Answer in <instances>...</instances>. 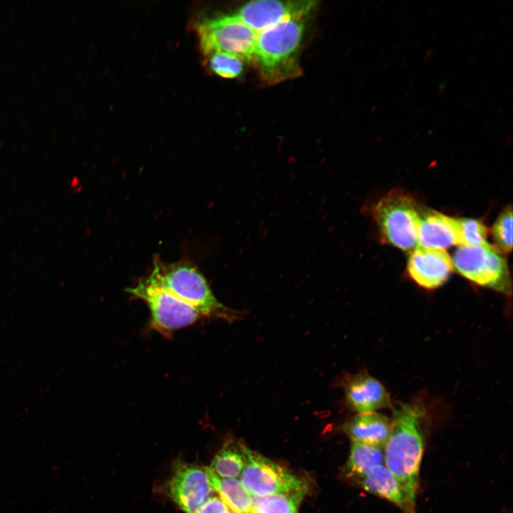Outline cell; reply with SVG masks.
<instances>
[{
  "label": "cell",
  "mask_w": 513,
  "mask_h": 513,
  "mask_svg": "<svg viewBox=\"0 0 513 513\" xmlns=\"http://www.w3.org/2000/svg\"><path fill=\"white\" fill-rule=\"evenodd\" d=\"M390 408L392 427L383 447L384 465L402 487L411 508L415 510L427 411L417 402L400 403Z\"/></svg>",
  "instance_id": "1"
},
{
  "label": "cell",
  "mask_w": 513,
  "mask_h": 513,
  "mask_svg": "<svg viewBox=\"0 0 513 513\" xmlns=\"http://www.w3.org/2000/svg\"><path fill=\"white\" fill-rule=\"evenodd\" d=\"M308 17L284 21L258 33L254 63L268 83H278L299 76L298 53Z\"/></svg>",
  "instance_id": "2"
},
{
  "label": "cell",
  "mask_w": 513,
  "mask_h": 513,
  "mask_svg": "<svg viewBox=\"0 0 513 513\" xmlns=\"http://www.w3.org/2000/svg\"><path fill=\"white\" fill-rule=\"evenodd\" d=\"M147 279L190 305L202 316L232 320L237 314L215 297L203 275L190 264H165L155 261L153 270Z\"/></svg>",
  "instance_id": "3"
},
{
  "label": "cell",
  "mask_w": 513,
  "mask_h": 513,
  "mask_svg": "<svg viewBox=\"0 0 513 513\" xmlns=\"http://www.w3.org/2000/svg\"><path fill=\"white\" fill-rule=\"evenodd\" d=\"M197 29L204 55L222 52L254 62L258 33L236 14L204 20Z\"/></svg>",
  "instance_id": "4"
},
{
  "label": "cell",
  "mask_w": 513,
  "mask_h": 513,
  "mask_svg": "<svg viewBox=\"0 0 513 513\" xmlns=\"http://www.w3.org/2000/svg\"><path fill=\"white\" fill-rule=\"evenodd\" d=\"M373 214L381 234L390 244L405 251L415 248L420 214L410 196L393 191L376 204Z\"/></svg>",
  "instance_id": "5"
},
{
  "label": "cell",
  "mask_w": 513,
  "mask_h": 513,
  "mask_svg": "<svg viewBox=\"0 0 513 513\" xmlns=\"http://www.w3.org/2000/svg\"><path fill=\"white\" fill-rule=\"evenodd\" d=\"M451 258L453 268L473 283L502 293L511 291L506 259L491 244L460 246Z\"/></svg>",
  "instance_id": "6"
},
{
  "label": "cell",
  "mask_w": 513,
  "mask_h": 513,
  "mask_svg": "<svg viewBox=\"0 0 513 513\" xmlns=\"http://www.w3.org/2000/svg\"><path fill=\"white\" fill-rule=\"evenodd\" d=\"M240 482L254 497L279 494L304 495L306 490L301 478L250 449Z\"/></svg>",
  "instance_id": "7"
},
{
  "label": "cell",
  "mask_w": 513,
  "mask_h": 513,
  "mask_svg": "<svg viewBox=\"0 0 513 513\" xmlns=\"http://www.w3.org/2000/svg\"><path fill=\"white\" fill-rule=\"evenodd\" d=\"M127 291L147 303L151 314V325L160 332L167 333L187 326L202 316L195 308L147 279Z\"/></svg>",
  "instance_id": "8"
},
{
  "label": "cell",
  "mask_w": 513,
  "mask_h": 513,
  "mask_svg": "<svg viewBox=\"0 0 513 513\" xmlns=\"http://www.w3.org/2000/svg\"><path fill=\"white\" fill-rule=\"evenodd\" d=\"M167 486L170 498L185 513H197L214 491L207 467L185 462L174 467Z\"/></svg>",
  "instance_id": "9"
},
{
  "label": "cell",
  "mask_w": 513,
  "mask_h": 513,
  "mask_svg": "<svg viewBox=\"0 0 513 513\" xmlns=\"http://www.w3.org/2000/svg\"><path fill=\"white\" fill-rule=\"evenodd\" d=\"M315 1L260 0L246 3L236 15L257 33L284 21L309 17Z\"/></svg>",
  "instance_id": "10"
},
{
  "label": "cell",
  "mask_w": 513,
  "mask_h": 513,
  "mask_svg": "<svg viewBox=\"0 0 513 513\" xmlns=\"http://www.w3.org/2000/svg\"><path fill=\"white\" fill-rule=\"evenodd\" d=\"M341 383L346 405L356 413L378 412L393 405L385 387L366 371L347 374Z\"/></svg>",
  "instance_id": "11"
},
{
  "label": "cell",
  "mask_w": 513,
  "mask_h": 513,
  "mask_svg": "<svg viewBox=\"0 0 513 513\" xmlns=\"http://www.w3.org/2000/svg\"><path fill=\"white\" fill-rule=\"evenodd\" d=\"M407 267L410 278L428 289L442 285L454 269L452 258L445 249L420 246L411 252Z\"/></svg>",
  "instance_id": "12"
},
{
  "label": "cell",
  "mask_w": 513,
  "mask_h": 513,
  "mask_svg": "<svg viewBox=\"0 0 513 513\" xmlns=\"http://www.w3.org/2000/svg\"><path fill=\"white\" fill-rule=\"evenodd\" d=\"M418 246L445 249L462 245L457 218L431 211L420 214Z\"/></svg>",
  "instance_id": "13"
},
{
  "label": "cell",
  "mask_w": 513,
  "mask_h": 513,
  "mask_svg": "<svg viewBox=\"0 0 513 513\" xmlns=\"http://www.w3.org/2000/svg\"><path fill=\"white\" fill-rule=\"evenodd\" d=\"M391 418L379 412L356 413L341 426L351 441L384 447L390 436Z\"/></svg>",
  "instance_id": "14"
},
{
  "label": "cell",
  "mask_w": 513,
  "mask_h": 513,
  "mask_svg": "<svg viewBox=\"0 0 513 513\" xmlns=\"http://www.w3.org/2000/svg\"><path fill=\"white\" fill-rule=\"evenodd\" d=\"M357 482L364 490L388 500L403 513H416L402 487L385 465L375 467Z\"/></svg>",
  "instance_id": "15"
},
{
  "label": "cell",
  "mask_w": 513,
  "mask_h": 513,
  "mask_svg": "<svg viewBox=\"0 0 513 513\" xmlns=\"http://www.w3.org/2000/svg\"><path fill=\"white\" fill-rule=\"evenodd\" d=\"M249 448L238 440H227L213 458L209 468L217 476L239 477L247 461Z\"/></svg>",
  "instance_id": "16"
},
{
  "label": "cell",
  "mask_w": 513,
  "mask_h": 513,
  "mask_svg": "<svg viewBox=\"0 0 513 513\" xmlns=\"http://www.w3.org/2000/svg\"><path fill=\"white\" fill-rule=\"evenodd\" d=\"M207 471L210 483L229 509L237 513H253V497L236 478L221 477L209 467Z\"/></svg>",
  "instance_id": "17"
},
{
  "label": "cell",
  "mask_w": 513,
  "mask_h": 513,
  "mask_svg": "<svg viewBox=\"0 0 513 513\" xmlns=\"http://www.w3.org/2000/svg\"><path fill=\"white\" fill-rule=\"evenodd\" d=\"M384 465L383 449L351 441L346 462L347 475L358 481L375 467Z\"/></svg>",
  "instance_id": "18"
},
{
  "label": "cell",
  "mask_w": 513,
  "mask_h": 513,
  "mask_svg": "<svg viewBox=\"0 0 513 513\" xmlns=\"http://www.w3.org/2000/svg\"><path fill=\"white\" fill-rule=\"evenodd\" d=\"M303 494H273L254 497L253 513H298Z\"/></svg>",
  "instance_id": "19"
},
{
  "label": "cell",
  "mask_w": 513,
  "mask_h": 513,
  "mask_svg": "<svg viewBox=\"0 0 513 513\" xmlns=\"http://www.w3.org/2000/svg\"><path fill=\"white\" fill-rule=\"evenodd\" d=\"M461 246L484 247L487 242V228L482 222L475 219L457 218Z\"/></svg>",
  "instance_id": "20"
},
{
  "label": "cell",
  "mask_w": 513,
  "mask_h": 513,
  "mask_svg": "<svg viewBox=\"0 0 513 513\" xmlns=\"http://www.w3.org/2000/svg\"><path fill=\"white\" fill-rule=\"evenodd\" d=\"M209 68L215 74L224 78H235L243 72V61L239 58L222 52H217L209 56Z\"/></svg>",
  "instance_id": "21"
},
{
  "label": "cell",
  "mask_w": 513,
  "mask_h": 513,
  "mask_svg": "<svg viewBox=\"0 0 513 513\" xmlns=\"http://www.w3.org/2000/svg\"><path fill=\"white\" fill-rule=\"evenodd\" d=\"M492 235L497 249L510 252L512 249V209L506 207L499 215L492 228Z\"/></svg>",
  "instance_id": "22"
},
{
  "label": "cell",
  "mask_w": 513,
  "mask_h": 513,
  "mask_svg": "<svg viewBox=\"0 0 513 513\" xmlns=\"http://www.w3.org/2000/svg\"><path fill=\"white\" fill-rule=\"evenodd\" d=\"M197 513H229V509L220 497L212 495Z\"/></svg>",
  "instance_id": "23"
},
{
  "label": "cell",
  "mask_w": 513,
  "mask_h": 513,
  "mask_svg": "<svg viewBox=\"0 0 513 513\" xmlns=\"http://www.w3.org/2000/svg\"><path fill=\"white\" fill-rule=\"evenodd\" d=\"M435 48H428L425 52V55L423 61H425V62L429 61L432 58V57L435 53Z\"/></svg>",
  "instance_id": "24"
},
{
  "label": "cell",
  "mask_w": 513,
  "mask_h": 513,
  "mask_svg": "<svg viewBox=\"0 0 513 513\" xmlns=\"http://www.w3.org/2000/svg\"><path fill=\"white\" fill-rule=\"evenodd\" d=\"M437 93L439 95L442 96L445 94V90L438 88L437 90Z\"/></svg>",
  "instance_id": "25"
},
{
  "label": "cell",
  "mask_w": 513,
  "mask_h": 513,
  "mask_svg": "<svg viewBox=\"0 0 513 513\" xmlns=\"http://www.w3.org/2000/svg\"><path fill=\"white\" fill-rule=\"evenodd\" d=\"M507 4H508L507 1H504V2L502 1V2H499L497 6H498V7H499V8H504V7L506 6V5H507Z\"/></svg>",
  "instance_id": "26"
},
{
  "label": "cell",
  "mask_w": 513,
  "mask_h": 513,
  "mask_svg": "<svg viewBox=\"0 0 513 513\" xmlns=\"http://www.w3.org/2000/svg\"><path fill=\"white\" fill-rule=\"evenodd\" d=\"M403 40H404V39H402L400 43H397V44L395 45V46L394 48H393V51H396L397 50H398V48L400 47V45H401L402 43L403 42Z\"/></svg>",
  "instance_id": "27"
},
{
  "label": "cell",
  "mask_w": 513,
  "mask_h": 513,
  "mask_svg": "<svg viewBox=\"0 0 513 513\" xmlns=\"http://www.w3.org/2000/svg\"><path fill=\"white\" fill-rule=\"evenodd\" d=\"M434 10V3H432L429 9V13L428 15H431V14L433 12Z\"/></svg>",
  "instance_id": "28"
},
{
  "label": "cell",
  "mask_w": 513,
  "mask_h": 513,
  "mask_svg": "<svg viewBox=\"0 0 513 513\" xmlns=\"http://www.w3.org/2000/svg\"><path fill=\"white\" fill-rule=\"evenodd\" d=\"M425 108H420L418 110L417 114H421V113H423L425 111Z\"/></svg>",
  "instance_id": "29"
},
{
  "label": "cell",
  "mask_w": 513,
  "mask_h": 513,
  "mask_svg": "<svg viewBox=\"0 0 513 513\" xmlns=\"http://www.w3.org/2000/svg\"><path fill=\"white\" fill-rule=\"evenodd\" d=\"M482 38V35L480 34V36L477 38V41L475 42V44L480 43L481 41V39Z\"/></svg>",
  "instance_id": "30"
},
{
  "label": "cell",
  "mask_w": 513,
  "mask_h": 513,
  "mask_svg": "<svg viewBox=\"0 0 513 513\" xmlns=\"http://www.w3.org/2000/svg\"><path fill=\"white\" fill-rule=\"evenodd\" d=\"M470 104H471V103H470V101L466 102L465 104V105H464V108H468L470 107Z\"/></svg>",
  "instance_id": "31"
},
{
  "label": "cell",
  "mask_w": 513,
  "mask_h": 513,
  "mask_svg": "<svg viewBox=\"0 0 513 513\" xmlns=\"http://www.w3.org/2000/svg\"><path fill=\"white\" fill-rule=\"evenodd\" d=\"M413 83H414L413 80H411L410 81H409L408 87L411 88L413 86Z\"/></svg>",
  "instance_id": "32"
},
{
  "label": "cell",
  "mask_w": 513,
  "mask_h": 513,
  "mask_svg": "<svg viewBox=\"0 0 513 513\" xmlns=\"http://www.w3.org/2000/svg\"><path fill=\"white\" fill-rule=\"evenodd\" d=\"M405 7H406V4H403L402 6V7L400 8V9L398 11V13L399 12L400 13L404 9H405Z\"/></svg>",
  "instance_id": "33"
},
{
  "label": "cell",
  "mask_w": 513,
  "mask_h": 513,
  "mask_svg": "<svg viewBox=\"0 0 513 513\" xmlns=\"http://www.w3.org/2000/svg\"><path fill=\"white\" fill-rule=\"evenodd\" d=\"M405 64H406V61L405 60V61H403L402 62V63L400 64V68H403L404 67V66H405Z\"/></svg>",
  "instance_id": "34"
},
{
  "label": "cell",
  "mask_w": 513,
  "mask_h": 513,
  "mask_svg": "<svg viewBox=\"0 0 513 513\" xmlns=\"http://www.w3.org/2000/svg\"><path fill=\"white\" fill-rule=\"evenodd\" d=\"M475 56H472L471 58H470V59L469 60V62H470V63H472V61L475 60Z\"/></svg>",
  "instance_id": "35"
},
{
  "label": "cell",
  "mask_w": 513,
  "mask_h": 513,
  "mask_svg": "<svg viewBox=\"0 0 513 513\" xmlns=\"http://www.w3.org/2000/svg\"><path fill=\"white\" fill-rule=\"evenodd\" d=\"M502 110H503V108H502V107H500V108L498 109V110L497 111V114H499Z\"/></svg>",
  "instance_id": "36"
},
{
  "label": "cell",
  "mask_w": 513,
  "mask_h": 513,
  "mask_svg": "<svg viewBox=\"0 0 513 513\" xmlns=\"http://www.w3.org/2000/svg\"><path fill=\"white\" fill-rule=\"evenodd\" d=\"M390 61H388V62L385 63V65L384 66V68H387V67H388V66H390Z\"/></svg>",
  "instance_id": "37"
},
{
  "label": "cell",
  "mask_w": 513,
  "mask_h": 513,
  "mask_svg": "<svg viewBox=\"0 0 513 513\" xmlns=\"http://www.w3.org/2000/svg\"><path fill=\"white\" fill-rule=\"evenodd\" d=\"M410 94V91H407V93L405 94L404 97H405V98H408Z\"/></svg>",
  "instance_id": "38"
},
{
  "label": "cell",
  "mask_w": 513,
  "mask_h": 513,
  "mask_svg": "<svg viewBox=\"0 0 513 513\" xmlns=\"http://www.w3.org/2000/svg\"><path fill=\"white\" fill-rule=\"evenodd\" d=\"M491 105H492V102L489 101V102L487 103V105H486V108H489V107L491 106Z\"/></svg>",
  "instance_id": "39"
},
{
  "label": "cell",
  "mask_w": 513,
  "mask_h": 513,
  "mask_svg": "<svg viewBox=\"0 0 513 513\" xmlns=\"http://www.w3.org/2000/svg\"><path fill=\"white\" fill-rule=\"evenodd\" d=\"M420 40H418V41L415 43V45H414V46H418V45L420 44Z\"/></svg>",
  "instance_id": "40"
},
{
  "label": "cell",
  "mask_w": 513,
  "mask_h": 513,
  "mask_svg": "<svg viewBox=\"0 0 513 513\" xmlns=\"http://www.w3.org/2000/svg\"><path fill=\"white\" fill-rule=\"evenodd\" d=\"M497 122H498V120H497V119H495V120L493 121L492 124V126L495 125V124H497Z\"/></svg>",
  "instance_id": "41"
},
{
  "label": "cell",
  "mask_w": 513,
  "mask_h": 513,
  "mask_svg": "<svg viewBox=\"0 0 513 513\" xmlns=\"http://www.w3.org/2000/svg\"><path fill=\"white\" fill-rule=\"evenodd\" d=\"M507 19V15L504 16L503 19L501 20L502 22H504Z\"/></svg>",
  "instance_id": "42"
},
{
  "label": "cell",
  "mask_w": 513,
  "mask_h": 513,
  "mask_svg": "<svg viewBox=\"0 0 513 513\" xmlns=\"http://www.w3.org/2000/svg\"><path fill=\"white\" fill-rule=\"evenodd\" d=\"M410 19V17L408 16V17L407 18V19L404 21L405 24H407Z\"/></svg>",
  "instance_id": "43"
},
{
  "label": "cell",
  "mask_w": 513,
  "mask_h": 513,
  "mask_svg": "<svg viewBox=\"0 0 513 513\" xmlns=\"http://www.w3.org/2000/svg\"><path fill=\"white\" fill-rule=\"evenodd\" d=\"M412 102H413L412 100H409V101L408 102L407 107L410 106V105L412 104Z\"/></svg>",
  "instance_id": "44"
},
{
  "label": "cell",
  "mask_w": 513,
  "mask_h": 513,
  "mask_svg": "<svg viewBox=\"0 0 513 513\" xmlns=\"http://www.w3.org/2000/svg\"><path fill=\"white\" fill-rule=\"evenodd\" d=\"M384 53H385V51H382V52H381V53H380V58H381V56L383 57V56H384Z\"/></svg>",
  "instance_id": "45"
},
{
  "label": "cell",
  "mask_w": 513,
  "mask_h": 513,
  "mask_svg": "<svg viewBox=\"0 0 513 513\" xmlns=\"http://www.w3.org/2000/svg\"><path fill=\"white\" fill-rule=\"evenodd\" d=\"M432 106H433V104H430V105L428 107V109L430 110Z\"/></svg>",
  "instance_id": "46"
},
{
  "label": "cell",
  "mask_w": 513,
  "mask_h": 513,
  "mask_svg": "<svg viewBox=\"0 0 513 513\" xmlns=\"http://www.w3.org/2000/svg\"><path fill=\"white\" fill-rule=\"evenodd\" d=\"M437 15H438V14H436L434 16V18H432V19H435L437 18Z\"/></svg>",
  "instance_id": "47"
},
{
  "label": "cell",
  "mask_w": 513,
  "mask_h": 513,
  "mask_svg": "<svg viewBox=\"0 0 513 513\" xmlns=\"http://www.w3.org/2000/svg\"><path fill=\"white\" fill-rule=\"evenodd\" d=\"M407 125H408V123L403 124V128H405L407 126Z\"/></svg>",
  "instance_id": "48"
},
{
  "label": "cell",
  "mask_w": 513,
  "mask_h": 513,
  "mask_svg": "<svg viewBox=\"0 0 513 513\" xmlns=\"http://www.w3.org/2000/svg\"><path fill=\"white\" fill-rule=\"evenodd\" d=\"M472 18L470 19V21H468V24H470L472 22Z\"/></svg>",
  "instance_id": "49"
},
{
  "label": "cell",
  "mask_w": 513,
  "mask_h": 513,
  "mask_svg": "<svg viewBox=\"0 0 513 513\" xmlns=\"http://www.w3.org/2000/svg\"><path fill=\"white\" fill-rule=\"evenodd\" d=\"M229 513H237V512H235L229 509Z\"/></svg>",
  "instance_id": "50"
},
{
  "label": "cell",
  "mask_w": 513,
  "mask_h": 513,
  "mask_svg": "<svg viewBox=\"0 0 513 513\" xmlns=\"http://www.w3.org/2000/svg\"><path fill=\"white\" fill-rule=\"evenodd\" d=\"M486 87H487V85H484V86H483V88H482V90H484V88L485 89V88H486Z\"/></svg>",
  "instance_id": "51"
},
{
  "label": "cell",
  "mask_w": 513,
  "mask_h": 513,
  "mask_svg": "<svg viewBox=\"0 0 513 513\" xmlns=\"http://www.w3.org/2000/svg\"><path fill=\"white\" fill-rule=\"evenodd\" d=\"M434 119H435V117L432 118L431 121L434 120Z\"/></svg>",
  "instance_id": "52"
}]
</instances>
